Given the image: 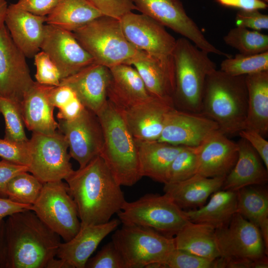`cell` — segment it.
<instances>
[{
	"label": "cell",
	"mask_w": 268,
	"mask_h": 268,
	"mask_svg": "<svg viewBox=\"0 0 268 268\" xmlns=\"http://www.w3.org/2000/svg\"><path fill=\"white\" fill-rule=\"evenodd\" d=\"M0 157L3 160L28 167L30 164L29 141L19 142L5 138H0Z\"/></svg>",
	"instance_id": "42"
},
{
	"label": "cell",
	"mask_w": 268,
	"mask_h": 268,
	"mask_svg": "<svg viewBox=\"0 0 268 268\" xmlns=\"http://www.w3.org/2000/svg\"><path fill=\"white\" fill-rule=\"evenodd\" d=\"M117 214L123 224L151 228L171 237L189 221L184 210L165 193L146 194L136 201H126Z\"/></svg>",
	"instance_id": "8"
},
{
	"label": "cell",
	"mask_w": 268,
	"mask_h": 268,
	"mask_svg": "<svg viewBox=\"0 0 268 268\" xmlns=\"http://www.w3.org/2000/svg\"><path fill=\"white\" fill-rule=\"evenodd\" d=\"M248 109L244 129L268 132V71L245 75Z\"/></svg>",
	"instance_id": "29"
},
{
	"label": "cell",
	"mask_w": 268,
	"mask_h": 268,
	"mask_svg": "<svg viewBox=\"0 0 268 268\" xmlns=\"http://www.w3.org/2000/svg\"><path fill=\"white\" fill-rule=\"evenodd\" d=\"M220 4L234 7L241 10L265 9L268 7L267 2L262 0H216Z\"/></svg>",
	"instance_id": "48"
},
{
	"label": "cell",
	"mask_w": 268,
	"mask_h": 268,
	"mask_svg": "<svg viewBox=\"0 0 268 268\" xmlns=\"http://www.w3.org/2000/svg\"><path fill=\"white\" fill-rule=\"evenodd\" d=\"M136 9L164 26L187 38L208 54L226 58L231 55L222 52L211 44L195 22L186 13L180 0H132Z\"/></svg>",
	"instance_id": "11"
},
{
	"label": "cell",
	"mask_w": 268,
	"mask_h": 268,
	"mask_svg": "<svg viewBox=\"0 0 268 268\" xmlns=\"http://www.w3.org/2000/svg\"><path fill=\"white\" fill-rule=\"evenodd\" d=\"M172 55L175 75L173 97L175 108L201 113L205 81L216 69V64L208 53L184 37L176 40Z\"/></svg>",
	"instance_id": "5"
},
{
	"label": "cell",
	"mask_w": 268,
	"mask_h": 268,
	"mask_svg": "<svg viewBox=\"0 0 268 268\" xmlns=\"http://www.w3.org/2000/svg\"><path fill=\"white\" fill-rule=\"evenodd\" d=\"M0 113L5 122L4 138L19 142H26L29 139L26 134L20 105L0 95Z\"/></svg>",
	"instance_id": "37"
},
{
	"label": "cell",
	"mask_w": 268,
	"mask_h": 268,
	"mask_svg": "<svg viewBox=\"0 0 268 268\" xmlns=\"http://www.w3.org/2000/svg\"><path fill=\"white\" fill-rule=\"evenodd\" d=\"M215 235L220 257L254 261L267 256L258 227L238 212L226 225L215 229Z\"/></svg>",
	"instance_id": "13"
},
{
	"label": "cell",
	"mask_w": 268,
	"mask_h": 268,
	"mask_svg": "<svg viewBox=\"0 0 268 268\" xmlns=\"http://www.w3.org/2000/svg\"><path fill=\"white\" fill-rule=\"evenodd\" d=\"M5 238L6 268H48L61 243L60 236L32 210L7 217Z\"/></svg>",
	"instance_id": "2"
},
{
	"label": "cell",
	"mask_w": 268,
	"mask_h": 268,
	"mask_svg": "<svg viewBox=\"0 0 268 268\" xmlns=\"http://www.w3.org/2000/svg\"><path fill=\"white\" fill-rule=\"evenodd\" d=\"M48 268H69V267L63 260L54 258L49 264Z\"/></svg>",
	"instance_id": "53"
},
{
	"label": "cell",
	"mask_w": 268,
	"mask_h": 268,
	"mask_svg": "<svg viewBox=\"0 0 268 268\" xmlns=\"http://www.w3.org/2000/svg\"><path fill=\"white\" fill-rule=\"evenodd\" d=\"M109 69L111 77L107 88V99L121 111L152 96L133 66L121 64Z\"/></svg>",
	"instance_id": "24"
},
{
	"label": "cell",
	"mask_w": 268,
	"mask_h": 268,
	"mask_svg": "<svg viewBox=\"0 0 268 268\" xmlns=\"http://www.w3.org/2000/svg\"><path fill=\"white\" fill-rule=\"evenodd\" d=\"M266 2H268V0H262Z\"/></svg>",
	"instance_id": "55"
},
{
	"label": "cell",
	"mask_w": 268,
	"mask_h": 268,
	"mask_svg": "<svg viewBox=\"0 0 268 268\" xmlns=\"http://www.w3.org/2000/svg\"><path fill=\"white\" fill-rule=\"evenodd\" d=\"M40 49L55 64L61 80L94 63L72 32L51 24H45Z\"/></svg>",
	"instance_id": "16"
},
{
	"label": "cell",
	"mask_w": 268,
	"mask_h": 268,
	"mask_svg": "<svg viewBox=\"0 0 268 268\" xmlns=\"http://www.w3.org/2000/svg\"><path fill=\"white\" fill-rule=\"evenodd\" d=\"M265 185L249 186L238 190L237 212L258 227L268 251V193Z\"/></svg>",
	"instance_id": "32"
},
{
	"label": "cell",
	"mask_w": 268,
	"mask_h": 268,
	"mask_svg": "<svg viewBox=\"0 0 268 268\" xmlns=\"http://www.w3.org/2000/svg\"><path fill=\"white\" fill-rule=\"evenodd\" d=\"M85 268H127L120 252L111 241L105 245L92 258Z\"/></svg>",
	"instance_id": "41"
},
{
	"label": "cell",
	"mask_w": 268,
	"mask_h": 268,
	"mask_svg": "<svg viewBox=\"0 0 268 268\" xmlns=\"http://www.w3.org/2000/svg\"><path fill=\"white\" fill-rule=\"evenodd\" d=\"M26 57L3 24L0 28V95L20 105L35 82L31 77Z\"/></svg>",
	"instance_id": "12"
},
{
	"label": "cell",
	"mask_w": 268,
	"mask_h": 268,
	"mask_svg": "<svg viewBox=\"0 0 268 268\" xmlns=\"http://www.w3.org/2000/svg\"><path fill=\"white\" fill-rule=\"evenodd\" d=\"M198 164L197 147L184 146L172 162L166 183L178 182L190 178L197 174Z\"/></svg>",
	"instance_id": "38"
},
{
	"label": "cell",
	"mask_w": 268,
	"mask_h": 268,
	"mask_svg": "<svg viewBox=\"0 0 268 268\" xmlns=\"http://www.w3.org/2000/svg\"><path fill=\"white\" fill-rule=\"evenodd\" d=\"M219 128L201 113L172 108L167 113L158 140L173 145L197 147Z\"/></svg>",
	"instance_id": "17"
},
{
	"label": "cell",
	"mask_w": 268,
	"mask_h": 268,
	"mask_svg": "<svg viewBox=\"0 0 268 268\" xmlns=\"http://www.w3.org/2000/svg\"><path fill=\"white\" fill-rule=\"evenodd\" d=\"M109 68L93 63L62 79L60 85L70 87L84 107L97 114L107 101Z\"/></svg>",
	"instance_id": "20"
},
{
	"label": "cell",
	"mask_w": 268,
	"mask_h": 268,
	"mask_svg": "<svg viewBox=\"0 0 268 268\" xmlns=\"http://www.w3.org/2000/svg\"><path fill=\"white\" fill-rule=\"evenodd\" d=\"M103 15L87 0H60L46 23L73 32Z\"/></svg>",
	"instance_id": "33"
},
{
	"label": "cell",
	"mask_w": 268,
	"mask_h": 268,
	"mask_svg": "<svg viewBox=\"0 0 268 268\" xmlns=\"http://www.w3.org/2000/svg\"><path fill=\"white\" fill-rule=\"evenodd\" d=\"M237 160L225 177L221 190L237 191L252 185H265L268 181V169L257 152L244 138L237 142Z\"/></svg>",
	"instance_id": "26"
},
{
	"label": "cell",
	"mask_w": 268,
	"mask_h": 268,
	"mask_svg": "<svg viewBox=\"0 0 268 268\" xmlns=\"http://www.w3.org/2000/svg\"><path fill=\"white\" fill-rule=\"evenodd\" d=\"M119 20L125 37L137 50L157 57L172 55L176 40L160 23L132 11Z\"/></svg>",
	"instance_id": "15"
},
{
	"label": "cell",
	"mask_w": 268,
	"mask_h": 268,
	"mask_svg": "<svg viewBox=\"0 0 268 268\" xmlns=\"http://www.w3.org/2000/svg\"><path fill=\"white\" fill-rule=\"evenodd\" d=\"M60 0H18L14 5L33 14L47 16L56 7Z\"/></svg>",
	"instance_id": "45"
},
{
	"label": "cell",
	"mask_w": 268,
	"mask_h": 268,
	"mask_svg": "<svg viewBox=\"0 0 268 268\" xmlns=\"http://www.w3.org/2000/svg\"><path fill=\"white\" fill-rule=\"evenodd\" d=\"M104 15L120 19L125 14L137 10L132 0H87Z\"/></svg>",
	"instance_id": "43"
},
{
	"label": "cell",
	"mask_w": 268,
	"mask_h": 268,
	"mask_svg": "<svg viewBox=\"0 0 268 268\" xmlns=\"http://www.w3.org/2000/svg\"><path fill=\"white\" fill-rule=\"evenodd\" d=\"M22 172H28V167L3 159L0 160V197L7 198V183L14 176Z\"/></svg>",
	"instance_id": "47"
},
{
	"label": "cell",
	"mask_w": 268,
	"mask_h": 268,
	"mask_svg": "<svg viewBox=\"0 0 268 268\" xmlns=\"http://www.w3.org/2000/svg\"><path fill=\"white\" fill-rule=\"evenodd\" d=\"M268 259L267 256L253 261L252 268H268Z\"/></svg>",
	"instance_id": "54"
},
{
	"label": "cell",
	"mask_w": 268,
	"mask_h": 268,
	"mask_svg": "<svg viewBox=\"0 0 268 268\" xmlns=\"http://www.w3.org/2000/svg\"><path fill=\"white\" fill-rule=\"evenodd\" d=\"M58 131L65 136L69 154L79 165L85 166L100 155L104 143L102 127L96 114L85 108L71 121L58 120Z\"/></svg>",
	"instance_id": "14"
},
{
	"label": "cell",
	"mask_w": 268,
	"mask_h": 268,
	"mask_svg": "<svg viewBox=\"0 0 268 268\" xmlns=\"http://www.w3.org/2000/svg\"><path fill=\"white\" fill-rule=\"evenodd\" d=\"M139 169L142 177L165 184L169 167L184 146L157 140L135 139Z\"/></svg>",
	"instance_id": "28"
},
{
	"label": "cell",
	"mask_w": 268,
	"mask_h": 268,
	"mask_svg": "<svg viewBox=\"0 0 268 268\" xmlns=\"http://www.w3.org/2000/svg\"><path fill=\"white\" fill-rule=\"evenodd\" d=\"M237 27L260 31L268 29V15L262 13L259 10H241L235 17Z\"/></svg>",
	"instance_id": "44"
},
{
	"label": "cell",
	"mask_w": 268,
	"mask_h": 268,
	"mask_svg": "<svg viewBox=\"0 0 268 268\" xmlns=\"http://www.w3.org/2000/svg\"><path fill=\"white\" fill-rule=\"evenodd\" d=\"M197 174L206 177H225L238 158V145L219 130L197 147Z\"/></svg>",
	"instance_id": "19"
},
{
	"label": "cell",
	"mask_w": 268,
	"mask_h": 268,
	"mask_svg": "<svg viewBox=\"0 0 268 268\" xmlns=\"http://www.w3.org/2000/svg\"><path fill=\"white\" fill-rule=\"evenodd\" d=\"M238 134L250 143L268 169V141L262 134L254 130L243 129Z\"/></svg>",
	"instance_id": "46"
},
{
	"label": "cell",
	"mask_w": 268,
	"mask_h": 268,
	"mask_svg": "<svg viewBox=\"0 0 268 268\" xmlns=\"http://www.w3.org/2000/svg\"><path fill=\"white\" fill-rule=\"evenodd\" d=\"M29 147L28 172L42 183L66 180L73 172L67 142L59 131L50 134L32 132Z\"/></svg>",
	"instance_id": "10"
},
{
	"label": "cell",
	"mask_w": 268,
	"mask_h": 268,
	"mask_svg": "<svg viewBox=\"0 0 268 268\" xmlns=\"http://www.w3.org/2000/svg\"><path fill=\"white\" fill-rule=\"evenodd\" d=\"M174 107L173 99L152 96L121 112L135 139L157 140L162 132L167 113Z\"/></svg>",
	"instance_id": "18"
},
{
	"label": "cell",
	"mask_w": 268,
	"mask_h": 268,
	"mask_svg": "<svg viewBox=\"0 0 268 268\" xmlns=\"http://www.w3.org/2000/svg\"><path fill=\"white\" fill-rule=\"evenodd\" d=\"M32 210L65 242L72 239L80 229L76 204L63 180L43 183Z\"/></svg>",
	"instance_id": "9"
},
{
	"label": "cell",
	"mask_w": 268,
	"mask_h": 268,
	"mask_svg": "<svg viewBox=\"0 0 268 268\" xmlns=\"http://www.w3.org/2000/svg\"><path fill=\"white\" fill-rule=\"evenodd\" d=\"M248 109L245 75L231 76L215 70L207 77L201 113L215 122L226 135L245 129Z\"/></svg>",
	"instance_id": "3"
},
{
	"label": "cell",
	"mask_w": 268,
	"mask_h": 268,
	"mask_svg": "<svg viewBox=\"0 0 268 268\" xmlns=\"http://www.w3.org/2000/svg\"><path fill=\"white\" fill-rule=\"evenodd\" d=\"M36 68V82L46 85L58 86L61 81L60 71L53 61L44 52H38L34 56Z\"/></svg>",
	"instance_id": "40"
},
{
	"label": "cell",
	"mask_w": 268,
	"mask_h": 268,
	"mask_svg": "<svg viewBox=\"0 0 268 268\" xmlns=\"http://www.w3.org/2000/svg\"><path fill=\"white\" fill-rule=\"evenodd\" d=\"M85 107L77 97L68 105L59 110L57 117L58 120L71 121L80 115Z\"/></svg>",
	"instance_id": "49"
},
{
	"label": "cell",
	"mask_w": 268,
	"mask_h": 268,
	"mask_svg": "<svg viewBox=\"0 0 268 268\" xmlns=\"http://www.w3.org/2000/svg\"><path fill=\"white\" fill-rule=\"evenodd\" d=\"M175 248L210 260L220 256L215 229L207 224L189 221L174 236Z\"/></svg>",
	"instance_id": "31"
},
{
	"label": "cell",
	"mask_w": 268,
	"mask_h": 268,
	"mask_svg": "<svg viewBox=\"0 0 268 268\" xmlns=\"http://www.w3.org/2000/svg\"><path fill=\"white\" fill-rule=\"evenodd\" d=\"M129 65L136 70L151 96L173 99L175 87L173 55L157 57L141 51Z\"/></svg>",
	"instance_id": "22"
},
{
	"label": "cell",
	"mask_w": 268,
	"mask_h": 268,
	"mask_svg": "<svg viewBox=\"0 0 268 268\" xmlns=\"http://www.w3.org/2000/svg\"><path fill=\"white\" fill-rule=\"evenodd\" d=\"M164 265L166 268H216V259H206L176 248Z\"/></svg>",
	"instance_id": "39"
},
{
	"label": "cell",
	"mask_w": 268,
	"mask_h": 268,
	"mask_svg": "<svg viewBox=\"0 0 268 268\" xmlns=\"http://www.w3.org/2000/svg\"><path fill=\"white\" fill-rule=\"evenodd\" d=\"M8 6L5 0H0V28L4 24Z\"/></svg>",
	"instance_id": "52"
},
{
	"label": "cell",
	"mask_w": 268,
	"mask_h": 268,
	"mask_svg": "<svg viewBox=\"0 0 268 268\" xmlns=\"http://www.w3.org/2000/svg\"><path fill=\"white\" fill-rule=\"evenodd\" d=\"M112 241L120 252L127 268H146L164 262L175 249L174 237L151 228L123 224L112 236Z\"/></svg>",
	"instance_id": "7"
},
{
	"label": "cell",
	"mask_w": 268,
	"mask_h": 268,
	"mask_svg": "<svg viewBox=\"0 0 268 268\" xmlns=\"http://www.w3.org/2000/svg\"><path fill=\"white\" fill-rule=\"evenodd\" d=\"M46 16L36 15L16 7L8 6L4 24L14 43L27 58L40 49Z\"/></svg>",
	"instance_id": "23"
},
{
	"label": "cell",
	"mask_w": 268,
	"mask_h": 268,
	"mask_svg": "<svg viewBox=\"0 0 268 268\" xmlns=\"http://www.w3.org/2000/svg\"><path fill=\"white\" fill-rule=\"evenodd\" d=\"M220 70L231 76L268 71V51L254 55L237 54L222 61Z\"/></svg>",
	"instance_id": "36"
},
{
	"label": "cell",
	"mask_w": 268,
	"mask_h": 268,
	"mask_svg": "<svg viewBox=\"0 0 268 268\" xmlns=\"http://www.w3.org/2000/svg\"><path fill=\"white\" fill-rule=\"evenodd\" d=\"M96 115L104 137L99 155L121 186L132 187L142 178L135 139L122 112L109 100Z\"/></svg>",
	"instance_id": "4"
},
{
	"label": "cell",
	"mask_w": 268,
	"mask_h": 268,
	"mask_svg": "<svg viewBox=\"0 0 268 268\" xmlns=\"http://www.w3.org/2000/svg\"><path fill=\"white\" fill-rule=\"evenodd\" d=\"M52 87L35 81L25 95L20 108L25 126L29 131L50 134L58 130V122L54 116L55 107L49 98Z\"/></svg>",
	"instance_id": "25"
},
{
	"label": "cell",
	"mask_w": 268,
	"mask_h": 268,
	"mask_svg": "<svg viewBox=\"0 0 268 268\" xmlns=\"http://www.w3.org/2000/svg\"><path fill=\"white\" fill-rule=\"evenodd\" d=\"M94 63L108 68L129 65L142 51L133 46L123 32L120 21L103 15L72 32Z\"/></svg>",
	"instance_id": "6"
},
{
	"label": "cell",
	"mask_w": 268,
	"mask_h": 268,
	"mask_svg": "<svg viewBox=\"0 0 268 268\" xmlns=\"http://www.w3.org/2000/svg\"><path fill=\"white\" fill-rule=\"evenodd\" d=\"M32 205L15 202L8 198L0 197V218L26 210H32Z\"/></svg>",
	"instance_id": "50"
},
{
	"label": "cell",
	"mask_w": 268,
	"mask_h": 268,
	"mask_svg": "<svg viewBox=\"0 0 268 268\" xmlns=\"http://www.w3.org/2000/svg\"><path fill=\"white\" fill-rule=\"evenodd\" d=\"M225 177H206L196 174L186 180L164 184V192L182 209L203 206L213 193L221 190Z\"/></svg>",
	"instance_id": "27"
},
{
	"label": "cell",
	"mask_w": 268,
	"mask_h": 268,
	"mask_svg": "<svg viewBox=\"0 0 268 268\" xmlns=\"http://www.w3.org/2000/svg\"><path fill=\"white\" fill-rule=\"evenodd\" d=\"M224 42L243 55H254L268 51V36L258 31L236 27L223 37Z\"/></svg>",
	"instance_id": "34"
},
{
	"label": "cell",
	"mask_w": 268,
	"mask_h": 268,
	"mask_svg": "<svg viewBox=\"0 0 268 268\" xmlns=\"http://www.w3.org/2000/svg\"><path fill=\"white\" fill-rule=\"evenodd\" d=\"M210 196L208 202L201 207L184 211L189 221L216 229L226 225L237 212V191L220 190Z\"/></svg>",
	"instance_id": "30"
},
{
	"label": "cell",
	"mask_w": 268,
	"mask_h": 268,
	"mask_svg": "<svg viewBox=\"0 0 268 268\" xmlns=\"http://www.w3.org/2000/svg\"><path fill=\"white\" fill-rule=\"evenodd\" d=\"M28 172H21L8 181L6 187L7 198L20 204L33 205L35 202L43 183Z\"/></svg>",
	"instance_id": "35"
},
{
	"label": "cell",
	"mask_w": 268,
	"mask_h": 268,
	"mask_svg": "<svg viewBox=\"0 0 268 268\" xmlns=\"http://www.w3.org/2000/svg\"><path fill=\"white\" fill-rule=\"evenodd\" d=\"M121 223L119 218H115L102 224H80L79 231L72 239L60 244L56 256L64 261L69 268H85L100 242Z\"/></svg>",
	"instance_id": "21"
},
{
	"label": "cell",
	"mask_w": 268,
	"mask_h": 268,
	"mask_svg": "<svg viewBox=\"0 0 268 268\" xmlns=\"http://www.w3.org/2000/svg\"><path fill=\"white\" fill-rule=\"evenodd\" d=\"M7 249L5 238V221L0 218V268H6Z\"/></svg>",
	"instance_id": "51"
},
{
	"label": "cell",
	"mask_w": 268,
	"mask_h": 268,
	"mask_svg": "<svg viewBox=\"0 0 268 268\" xmlns=\"http://www.w3.org/2000/svg\"><path fill=\"white\" fill-rule=\"evenodd\" d=\"M65 180L81 225L108 222L126 201L121 186L99 155Z\"/></svg>",
	"instance_id": "1"
}]
</instances>
